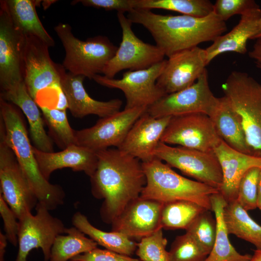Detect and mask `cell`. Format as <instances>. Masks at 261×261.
<instances>
[{
	"label": "cell",
	"instance_id": "6da1fadb",
	"mask_svg": "<svg viewBox=\"0 0 261 261\" xmlns=\"http://www.w3.org/2000/svg\"><path fill=\"white\" fill-rule=\"evenodd\" d=\"M96 169L90 177L92 194L104 200L102 220L112 223L133 200L140 197L146 179L142 162L119 149L96 152Z\"/></svg>",
	"mask_w": 261,
	"mask_h": 261
},
{
	"label": "cell",
	"instance_id": "7a4b0ae2",
	"mask_svg": "<svg viewBox=\"0 0 261 261\" xmlns=\"http://www.w3.org/2000/svg\"><path fill=\"white\" fill-rule=\"evenodd\" d=\"M127 17L144 26L150 33L156 45L169 57L179 51L213 42L227 30L225 22L213 12L204 17L187 15H163L151 10L135 8Z\"/></svg>",
	"mask_w": 261,
	"mask_h": 261
},
{
	"label": "cell",
	"instance_id": "3957f363",
	"mask_svg": "<svg viewBox=\"0 0 261 261\" xmlns=\"http://www.w3.org/2000/svg\"><path fill=\"white\" fill-rule=\"evenodd\" d=\"M20 109L0 99V134L15 158L38 203L52 210L62 205L65 193L59 185L53 184L43 175L35 158Z\"/></svg>",
	"mask_w": 261,
	"mask_h": 261
},
{
	"label": "cell",
	"instance_id": "277c9868",
	"mask_svg": "<svg viewBox=\"0 0 261 261\" xmlns=\"http://www.w3.org/2000/svg\"><path fill=\"white\" fill-rule=\"evenodd\" d=\"M142 165L146 182L141 197L163 203L187 200L211 211L210 197L218 192V189L181 176L156 157L142 162Z\"/></svg>",
	"mask_w": 261,
	"mask_h": 261
},
{
	"label": "cell",
	"instance_id": "5b68a950",
	"mask_svg": "<svg viewBox=\"0 0 261 261\" xmlns=\"http://www.w3.org/2000/svg\"><path fill=\"white\" fill-rule=\"evenodd\" d=\"M221 87L239 117L251 155L261 158V84L246 72L235 71Z\"/></svg>",
	"mask_w": 261,
	"mask_h": 261
},
{
	"label": "cell",
	"instance_id": "8992f818",
	"mask_svg": "<svg viewBox=\"0 0 261 261\" xmlns=\"http://www.w3.org/2000/svg\"><path fill=\"white\" fill-rule=\"evenodd\" d=\"M54 30L65 51L62 66L69 72L89 79L103 71L118 47L104 36L81 40L75 37L68 24L59 23Z\"/></svg>",
	"mask_w": 261,
	"mask_h": 261
},
{
	"label": "cell",
	"instance_id": "52a82bcc",
	"mask_svg": "<svg viewBox=\"0 0 261 261\" xmlns=\"http://www.w3.org/2000/svg\"><path fill=\"white\" fill-rule=\"evenodd\" d=\"M35 210V215L28 212L18 219V250L15 261H27L29 252L39 248L44 261H49L55 239L65 233L64 224L53 216L45 205L38 203Z\"/></svg>",
	"mask_w": 261,
	"mask_h": 261
},
{
	"label": "cell",
	"instance_id": "ba28073f",
	"mask_svg": "<svg viewBox=\"0 0 261 261\" xmlns=\"http://www.w3.org/2000/svg\"><path fill=\"white\" fill-rule=\"evenodd\" d=\"M154 155L198 182L218 190L222 186L221 169L214 152H205L181 146H173L160 142Z\"/></svg>",
	"mask_w": 261,
	"mask_h": 261
},
{
	"label": "cell",
	"instance_id": "9c48e42d",
	"mask_svg": "<svg viewBox=\"0 0 261 261\" xmlns=\"http://www.w3.org/2000/svg\"><path fill=\"white\" fill-rule=\"evenodd\" d=\"M117 17L122 30V40L103 71L104 76L114 78L122 70L146 69L164 59V54L156 45L145 43L136 36L131 28L132 23L124 13H117Z\"/></svg>",
	"mask_w": 261,
	"mask_h": 261
},
{
	"label": "cell",
	"instance_id": "30bf717a",
	"mask_svg": "<svg viewBox=\"0 0 261 261\" xmlns=\"http://www.w3.org/2000/svg\"><path fill=\"white\" fill-rule=\"evenodd\" d=\"M166 60L164 59L146 69L126 72L120 79L97 74L93 80L102 86L121 90L126 98L124 109L148 107L166 95L156 84Z\"/></svg>",
	"mask_w": 261,
	"mask_h": 261
},
{
	"label": "cell",
	"instance_id": "8fae6325",
	"mask_svg": "<svg viewBox=\"0 0 261 261\" xmlns=\"http://www.w3.org/2000/svg\"><path fill=\"white\" fill-rule=\"evenodd\" d=\"M221 140L209 116L195 113L171 117L160 142L214 152Z\"/></svg>",
	"mask_w": 261,
	"mask_h": 261
},
{
	"label": "cell",
	"instance_id": "7c38bea8",
	"mask_svg": "<svg viewBox=\"0 0 261 261\" xmlns=\"http://www.w3.org/2000/svg\"><path fill=\"white\" fill-rule=\"evenodd\" d=\"M0 193L18 219L36 206L38 200L15 156L0 134Z\"/></svg>",
	"mask_w": 261,
	"mask_h": 261
},
{
	"label": "cell",
	"instance_id": "4fadbf2b",
	"mask_svg": "<svg viewBox=\"0 0 261 261\" xmlns=\"http://www.w3.org/2000/svg\"><path fill=\"white\" fill-rule=\"evenodd\" d=\"M210 89L206 70L191 86L166 94L148 106L146 112L156 118L195 113L208 115L218 101Z\"/></svg>",
	"mask_w": 261,
	"mask_h": 261
},
{
	"label": "cell",
	"instance_id": "5bb4252c",
	"mask_svg": "<svg viewBox=\"0 0 261 261\" xmlns=\"http://www.w3.org/2000/svg\"><path fill=\"white\" fill-rule=\"evenodd\" d=\"M146 107L124 109L110 116L100 118L91 127L75 130L76 144L95 152L115 146L118 148L136 121Z\"/></svg>",
	"mask_w": 261,
	"mask_h": 261
},
{
	"label": "cell",
	"instance_id": "9a60e30c",
	"mask_svg": "<svg viewBox=\"0 0 261 261\" xmlns=\"http://www.w3.org/2000/svg\"><path fill=\"white\" fill-rule=\"evenodd\" d=\"M24 52V82L30 96L36 102L39 92L52 87L61 89L62 65L51 59L49 46L39 39L26 36Z\"/></svg>",
	"mask_w": 261,
	"mask_h": 261
},
{
	"label": "cell",
	"instance_id": "2e32d148",
	"mask_svg": "<svg viewBox=\"0 0 261 261\" xmlns=\"http://www.w3.org/2000/svg\"><path fill=\"white\" fill-rule=\"evenodd\" d=\"M26 37L14 25L0 3V90L24 81V52Z\"/></svg>",
	"mask_w": 261,
	"mask_h": 261
},
{
	"label": "cell",
	"instance_id": "e0dca14e",
	"mask_svg": "<svg viewBox=\"0 0 261 261\" xmlns=\"http://www.w3.org/2000/svg\"><path fill=\"white\" fill-rule=\"evenodd\" d=\"M205 49L196 46L174 54L166 60L157 85L166 94L192 85L206 70Z\"/></svg>",
	"mask_w": 261,
	"mask_h": 261
},
{
	"label": "cell",
	"instance_id": "ac0fdd59",
	"mask_svg": "<svg viewBox=\"0 0 261 261\" xmlns=\"http://www.w3.org/2000/svg\"><path fill=\"white\" fill-rule=\"evenodd\" d=\"M164 203L140 196L132 201L112 223V231L131 239H141L160 228Z\"/></svg>",
	"mask_w": 261,
	"mask_h": 261
},
{
	"label": "cell",
	"instance_id": "d6986e66",
	"mask_svg": "<svg viewBox=\"0 0 261 261\" xmlns=\"http://www.w3.org/2000/svg\"><path fill=\"white\" fill-rule=\"evenodd\" d=\"M64 68L61 72V86L65 94L68 109L75 117L81 118L89 115L100 118L110 116L120 111L122 104L118 99L102 102L92 98L83 85L86 78L83 75L66 73Z\"/></svg>",
	"mask_w": 261,
	"mask_h": 261
},
{
	"label": "cell",
	"instance_id": "ffe728a7",
	"mask_svg": "<svg viewBox=\"0 0 261 261\" xmlns=\"http://www.w3.org/2000/svg\"><path fill=\"white\" fill-rule=\"evenodd\" d=\"M171 118L154 117L146 111L133 125L118 149L142 162L152 160Z\"/></svg>",
	"mask_w": 261,
	"mask_h": 261
},
{
	"label": "cell",
	"instance_id": "44dd1931",
	"mask_svg": "<svg viewBox=\"0 0 261 261\" xmlns=\"http://www.w3.org/2000/svg\"><path fill=\"white\" fill-rule=\"evenodd\" d=\"M33 152L43 175L48 180L58 169L69 168L74 171L84 172L90 177L97 168L96 152L76 144L57 152H44L33 146Z\"/></svg>",
	"mask_w": 261,
	"mask_h": 261
},
{
	"label": "cell",
	"instance_id": "7402d4cb",
	"mask_svg": "<svg viewBox=\"0 0 261 261\" xmlns=\"http://www.w3.org/2000/svg\"><path fill=\"white\" fill-rule=\"evenodd\" d=\"M222 174V184L219 192L227 203L236 200L240 180L250 169L261 168V158L237 151L223 140L215 148Z\"/></svg>",
	"mask_w": 261,
	"mask_h": 261
},
{
	"label": "cell",
	"instance_id": "603a6c76",
	"mask_svg": "<svg viewBox=\"0 0 261 261\" xmlns=\"http://www.w3.org/2000/svg\"><path fill=\"white\" fill-rule=\"evenodd\" d=\"M0 99L14 104L25 115L34 146L44 152H54L52 141L45 130L39 106L29 95L24 82L1 90Z\"/></svg>",
	"mask_w": 261,
	"mask_h": 261
},
{
	"label": "cell",
	"instance_id": "cb8c5ba5",
	"mask_svg": "<svg viewBox=\"0 0 261 261\" xmlns=\"http://www.w3.org/2000/svg\"><path fill=\"white\" fill-rule=\"evenodd\" d=\"M261 16L259 7L251 9L241 15L238 23L229 32L218 37L211 45L205 49L207 65L223 53L234 52L245 54L247 43L252 40Z\"/></svg>",
	"mask_w": 261,
	"mask_h": 261
},
{
	"label": "cell",
	"instance_id": "d4e9b609",
	"mask_svg": "<svg viewBox=\"0 0 261 261\" xmlns=\"http://www.w3.org/2000/svg\"><path fill=\"white\" fill-rule=\"evenodd\" d=\"M208 116L219 136L227 145L237 151L251 155L239 117L225 96L218 98Z\"/></svg>",
	"mask_w": 261,
	"mask_h": 261
},
{
	"label": "cell",
	"instance_id": "484cf974",
	"mask_svg": "<svg viewBox=\"0 0 261 261\" xmlns=\"http://www.w3.org/2000/svg\"><path fill=\"white\" fill-rule=\"evenodd\" d=\"M41 1L34 0H0L14 26L25 36L36 37L49 47L55 42L40 20L36 7Z\"/></svg>",
	"mask_w": 261,
	"mask_h": 261
},
{
	"label": "cell",
	"instance_id": "4316f807",
	"mask_svg": "<svg viewBox=\"0 0 261 261\" xmlns=\"http://www.w3.org/2000/svg\"><path fill=\"white\" fill-rule=\"evenodd\" d=\"M210 202L216 220L217 232L213 248L204 261H249L252 255L240 254L230 241L223 218L227 202L219 192L211 196Z\"/></svg>",
	"mask_w": 261,
	"mask_h": 261
},
{
	"label": "cell",
	"instance_id": "83f0119b",
	"mask_svg": "<svg viewBox=\"0 0 261 261\" xmlns=\"http://www.w3.org/2000/svg\"><path fill=\"white\" fill-rule=\"evenodd\" d=\"M72 222L74 227L106 249L129 256L136 250L137 244L133 240L119 232H107L97 229L80 212L73 215Z\"/></svg>",
	"mask_w": 261,
	"mask_h": 261
},
{
	"label": "cell",
	"instance_id": "f1b7e54d",
	"mask_svg": "<svg viewBox=\"0 0 261 261\" xmlns=\"http://www.w3.org/2000/svg\"><path fill=\"white\" fill-rule=\"evenodd\" d=\"M223 218L229 234L252 244L261 250V226L254 220L236 200L228 202L223 210Z\"/></svg>",
	"mask_w": 261,
	"mask_h": 261
},
{
	"label": "cell",
	"instance_id": "f546056e",
	"mask_svg": "<svg viewBox=\"0 0 261 261\" xmlns=\"http://www.w3.org/2000/svg\"><path fill=\"white\" fill-rule=\"evenodd\" d=\"M65 233L55 239L51 250L49 261H69L74 257L97 247L94 240L75 227L66 228Z\"/></svg>",
	"mask_w": 261,
	"mask_h": 261
},
{
	"label": "cell",
	"instance_id": "4dcf8cb0",
	"mask_svg": "<svg viewBox=\"0 0 261 261\" xmlns=\"http://www.w3.org/2000/svg\"><path fill=\"white\" fill-rule=\"evenodd\" d=\"M205 210L207 209L199 204L187 200L164 203L161 213V227L171 230H186L192 221Z\"/></svg>",
	"mask_w": 261,
	"mask_h": 261
},
{
	"label": "cell",
	"instance_id": "1f68e13d",
	"mask_svg": "<svg viewBox=\"0 0 261 261\" xmlns=\"http://www.w3.org/2000/svg\"><path fill=\"white\" fill-rule=\"evenodd\" d=\"M135 8L160 9L204 17L213 12L214 4L209 0H135Z\"/></svg>",
	"mask_w": 261,
	"mask_h": 261
},
{
	"label": "cell",
	"instance_id": "d6a6232c",
	"mask_svg": "<svg viewBox=\"0 0 261 261\" xmlns=\"http://www.w3.org/2000/svg\"><path fill=\"white\" fill-rule=\"evenodd\" d=\"M39 106L51 134L60 147L63 149L76 144L75 130L70 125L66 110L50 108L42 104Z\"/></svg>",
	"mask_w": 261,
	"mask_h": 261
},
{
	"label": "cell",
	"instance_id": "836d02e7",
	"mask_svg": "<svg viewBox=\"0 0 261 261\" xmlns=\"http://www.w3.org/2000/svg\"><path fill=\"white\" fill-rule=\"evenodd\" d=\"M210 211L205 210L201 213L186 230V232L189 234L208 255L213 248L217 232L216 220Z\"/></svg>",
	"mask_w": 261,
	"mask_h": 261
},
{
	"label": "cell",
	"instance_id": "e575fe53",
	"mask_svg": "<svg viewBox=\"0 0 261 261\" xmlns=\"http://www.w3.org/2000/svg\"><path fill=\"white\" fill-rule=\"evenodd\" d=\"M160 228L142 238L137 245L136 254L141 261H169L167 240Z\"/></svg>",
	"mask_w": 261,
	"mask_h": 261
},
{
	"label": "cell",
	"instance_id": "d590c367",
	"mask_svg": "<svg viewBox=\"0 0 261 261\" xmlns=\"http://www.w3.org/2000/svg\"><path fill=\"white\" fill-rule=\"evenodd\" d=\"M168 253L169 261H204L208 255L187 232L175 238Z\"/></svg>",
	"mask_w": 261,
	"mask_h": 261
},
{
	"label": "cell",
	"instance_id": "8d00e7d4",
	"mask_svg": "<svg viewBox=\"0 0 261 261\" xmlns=\"http://www.w3.org/2000/svg\"><path fill=\"white\" fill-rule=\"evenodd\" d=\"M261 168L248 170L240 180L236 201L246 210L258 207L259 176Z\"/></svg>",
	"mask_w": 261,
	"mask_h": 261
},
{
	"label": "cell",
	"instance_id": "74e56055",
	"mask_svg": "<svg viewBox=\"0 0 261 261\" xmlns=\"http://www.w3.org/2000/svg\"><path fill=\"white\" fill-rule=\"evenodd\" d=\"M259 7L253 0H217L214 4L213 12L225 22L232 16L242 15L247 11Z\"/></svg>",
	"mask_w": 261,
	"mask_h": 261
},
{
	"label": "cell",
	"instance_id": "f35d334b",
	"mask_svg": "<svg viewBox=\"0 0 261 261\" xmlns=\"http://www.w3.org/2000/svg\"><path fill=\"white\" fill-rule=\"evenodd\" d=\"M0 214L4 223L5 235L14 246L18 245L19 220L0 193Z\"/></svg>",
	"mask_w": 261,
	"mask_h": 261
},
{
	"label": "cell",
	"instance_id": "ab89813d",
	"mask_svg": "<svg viewBox=\"0 0 261 261\" xmlns=\"http://www.w3.org/2000/svg\"><path fill=\"white\" fill-rule=\"evenodd\" d=\"M70 261H141L130 256L108 249L96 247L88 252L78 255Z\"/></svg>",
	"mask_w": 261,
	"mask_h": 261
},
{
	"label": "cell",
	"instance_id": "60d3db41",
	"mask_svg": "<svg viewBox=\"0 0 261 261\" xmlns=\"http://www.w3.org/2000/svg\"><path fill=\"white\" fill-rule=\"evenodd\" d=\"M78 2L85 6L102 8L106 11L116 10L117 13H124L135 9V0H78L73 1L72 4Z\"/></svg>",
	"mask_w": 261,
	"mask_h": 261
},
{
	"label": "cell",
	"instance_id": "b9f144b4",
	"mask_svg": "<svg viewBox=\"0 0 261 261\" xmlns=\"http://www.w3.org/2000/svg\"><path fill=\"white\" fill-rule=\"evenodd\" d=\"M248 56L254 60L257 68L261 70V39L256 40L252 50L248 52Z\"/></svg>",
	"mask_w": 261,
	"mask_h": 261
},
{
	"label": "cell",
	"instance_id": "7bdbcfd3",
	"mask_svg": "<svg viewBox=\"0 0 261 261\" xmlns=\"http://www.w3.org/2000/svg\"><path fill=\"white\" fill-rule=\"evenodd\" d=\"M8 240L1 232H0V261H4V255L6 252Z\"/></svg>",
	"mask_w": 261,
	"mask_h": 261
},
{
	"label": "cell",
	"instance_id": "ee69618b",
	"mask_svg": "<svg viewBox=\"0 0 261 261\" xmlns=\"http://www.w3.org/2000/svg\"><path fill=\"white\" fill-rule=\"evenodd\" d=\"M261 204V169L260 170L259 182H258V207Z\"/></svg>",
	"mask_w": 261,
	"mask_h": 261
},
{
	"label": "cell",
	"instance_id": "f6af8a7d",
	"mask_svg": "<svg viewBox=\"0 0 261 261\" xmlns=\"http://www.w3.org/2000/svg\"><path fill=\"white\" fill-rule=\"evenodd\" d=\"M261 39V16L259 21L256 32L252 40Z\"/></svg>",
	"mask_w": 261,
	"mask_h": 261
},
{
	"label": "cell",
	"instance_id": "bcb514c9",
	"mask_svg": "<svg viewBox=\"0 0 261 261\" xmlns=\"http://www.w3.org/2000/svg\"><path fill=\"white\" fill-rule=\"evenodd\" d=\"M249 261H261V250H255Z\"/></svg>",
	"mask_w": 261,
	"mask_h": 261
},
{
	"label": "cell",
	"instance_id": "7dc6e473",
	"mask_svg": "<svg viewBox=\"0 0 261 261\" xmlns=\"http://www.w3.org/2000/svg\"><path fill=\"white\" fill-rule=\"evenodd\" d=\"M258 208L260 209V210L261 211V204L260 205V206Z\"/></svg>",
	"mask_w": 261,
	"mask_h": 261
}]
</instances>
